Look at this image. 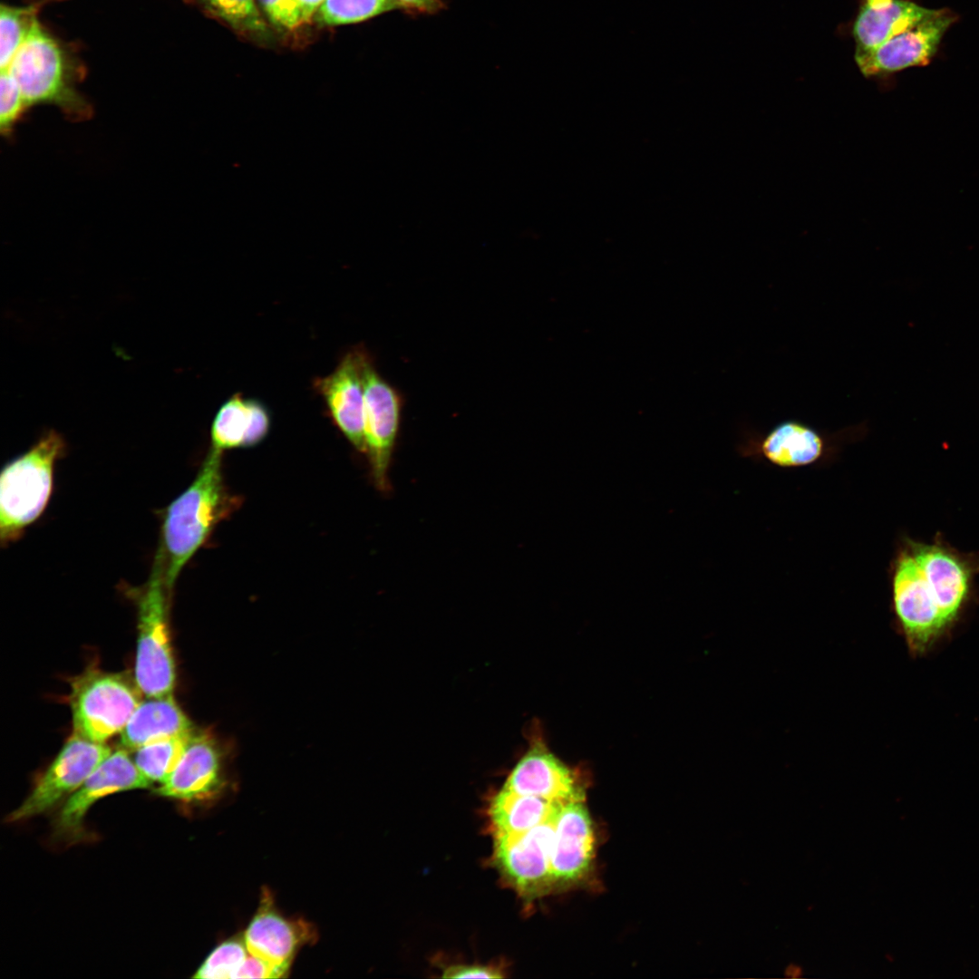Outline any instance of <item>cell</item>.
Wrapping results in <instances>:
<instances>
[{"label": "cell", "instance_id": "obj_26", "mask_svg": "<svg viewBox=\"0 0 979 979\" xmlns=\"http://www.w3.org/2000/svg\"><path fill=\"white\" fill-rule=\"evenodd\" d=\"M248 955L249 951L244 936L230 938L212 951L193 977L201 979L234 978Z\"/></svg>", "mask_w": 979, "mask_h": 979}, {"label": "cell", "instance_id": "obj_15", "mask_svg": "<svg viewBox=\"0 0 979 979\" xmlns=\"http://www.w3.org/2000/svg\"><path fill=\"white\" fill-rule=\"evenodd\" d=\"M578 777L545 746L537 743L519 760L503 788L552 801L584 800L585 792Z\"/></svg>", "mask_w": 979, "mask_h": 979}, {"label": "cell", "instance_id": "obj_11", "mask_svg": "<svg viewBox=\"0 0 979 979\" xmlns=\"http://www.w3.org/2000/svg\"><path fill=\"white\" fill-rule=\"evenodd\" d=\"M956 16L948 9L935 11L916 25L868 50H856V63L866 77H877L926 65Z\"/></svg>", "mask_w": 979, "mask_h": 979}, {"label": "cell", "instance_id": "obj_9", "mask_svg": "<svg viewBox=\"0 0 979 979\" xmlns=\"http://www.w3.org/2000/svg\"><path fill=\"white\" fill-rule=\"evenodd\" d=\"M892 590L894 609L909 649L914 654L925 653L947 626L909 551L897 559Z\"/></svg>", "mask_w": 979, "mask_h": 979}, {"label": "cell", "instance_id": "obj_1", "mask_svg": "<svg viewBox=\"0 0 979 979\" xmlns=\"http://www.w3.org/2000/svg\"><path fill=\"white\" fill-rule=\"evenodd\" d=\"M222 455L209 448L193 481L165 510L158 550L172 591L186 564L239 506L238 497L225 483Z\"/></svg>", "mask_w": 979, "mask_h": 979}, {"label": "cell", "instance_id": "obj_19", "mask_svg": "<svg viewBox=\"0 0 979 979\" xmlns=\"http://www.w3.org/2000/svg\"><path fill=\"white\" fill-rule=\"evenodd\" d=\"M911 554L948 627L956 618L968 589V574L964 565L937 547L917 546Z\"/></svg>", "mask_w": 979, "mask_h": 979}, {"label": "cell", "instance_id": "obj_25", "mask_svg": "<svg viewBox=\"0 0 979 979\" xmlns=\"http://www.w3.org/2000/svg\"><path fill=\"white\" fill-rule=\"evenodd\" d=\"M399 7L394 0H325L316 12V20L326 25L364 21Z\"/></svg>", "mask_w": 979, "mask_h": 979}, {"label": "cell", "instance_id": "obj_3", "mask_svg": "<svg viewBox=\"0 0 979 979\" xmlns=\"http://www.w3.org/2000/svg\"><path fill=\"white\" fill-rule=\"evenodd\" d=\"M134 595L138 628L135 683L143 696L173 695L176 671L170 632L172 590L167 584L159 550L148 581Z\"/></svg>", "mask_w": 979, "mask_h": 979}, {"label": "cell", "instance_id": "obj_18", "mask_svg": "<svg viewBox=\"0 0 979 979\" xmlns=\"http://www.w3.org/2000/svg\"><path fill=\"white\" fill-rule=\"evenodd\" d=\"M173 695L144 696L120 733V745L128 751L195 731Z\"/></svg>", "mask_w": 979, "mask_h": 979}, {"label": "cell", "instance_id": "obj_6", "mask_svg": "<svg viewBox=\"0 0 979 979\" xmlns=\"http://www.w3.org/2000/svg\"><path fill=\"white\" fill-rule=\"evenodd\" d=\"M364 384V453L378 490L389 489L388 472L402 414V397L376 370L369 353L362 355Z\"/></svg>", "mask_w": 979, "mask_h": 979}, {"label": "cell", "instance_id": "obj_23", "mask_svg": "<svg viewBox=\"0 0 979 979\" xmlns=\"http://www.w3.org/2000/svg\"><path fill=\"white\" fill-rule=\"evenodd\" d=\"M55 0H35L27 5H2L0 8V65L1 70L10 64L34 25L38 21L40 10Z\"/></svg>", "mask_w": 979, "mask_h": 979}, {"label": "cell", "instance_id": "obj_7", "mask_svg": "<svg viewBox=\"0 0 979 979\" xmlns=\"http://www.w3.org/2000/svg\"><path fill=\"white\" fill-rule=\"evenodd\" d=\"M865 428L862 422L829 434L799 420H786L766 433H748L741 449L779 467H802L832 455L842 442L861 437Z\"/></svg>", "mask_w": 979, "mask_h": 979}, {"label": "cell", "instance_id": "obj_30", "mask_svg": "<svg viewBox=\"0 0 979 979\" xmlns=\"http://www.w3.org/2000/svg\"><path fill=\"white\" fill-rule=\"evenodd\" d=\"M287 970V967L276 965L249 953L234 978H279Z\"/></svg>", "mask_w": 979, "mask_h": 979}, {"label": "cell", "instance_id": "obj_21", "mask_svg": "<svg viewBox=\"0 0 979 979\" xmlns=\"http://www.w3.org/2000/svg\"><path fill=\"white\" fill-rule=\"evenodd\" d=\"M262 899L244 935L247 949L252 955L289 968L294 954L305 938V928L279 915L269 895Z\"/></svg>", "mask_w": 979, "mask_h": 979}, {"label": "cell", "instance_id": "obj_24", "mask_svg": "<svg viewBox=\"0 0 979 979\" xmlns=\"http://www.w3.org/2000/svg\"><path fill=\"white\" fill-rule=\"evenodd\" d=\"M191 734L141 746L130 752L132 761L147 780L160 784L177 766Z\"/></svg>", "mask_w": 979, "mask_h": 979}, {"label": "cell", "instance_id": "obj_13", "mask_svg": "<svg viewBox=\"0 0 979 979\" xmlns=\"http://www.w3.org/2000/svg\"><path fill=\"white\" fill-rule=\"evenodd\" d=\"M363 350L361 346L347 351L330 373L314 380L313 386L336 428L364 453Z\"/></svg>", "mask_w": 979, "mask_h": 979}, {"label": "cell", "instance_id": "obj_33", "mask_svg": "<svg viewBox=\"0 0 979 979\" xmlns=\"http://www.w3.org/2000/svg\"><path fill=\"white\" fill-rule=\"evenodd\" d=\"M324 1L325 0H296L300 11L301 23L308 22L311 17L316 14Z\"/></svg>", "mask_w": 979, "mask_h": 979}, {"label": "cell", "instance_id": "obj_14", "mask_svg": "<svg viewBox=\"0 0 979 979\" xmlns=\"http://www.w3.org/2000/svg\"><path fill=\"white\" fill-rule=\"evenodd\" d=\"M221 785L220 750L208 733L195 730L177 766L155 792L169 799L199 801L212 797Z\"/></svg>", "mask_w": 979, "mask_h": 979}, {"label": "cell", "instance_id": "obj_12", "mask_svg": "<svg viewBox=\"0 0 979 979\" xmlns=\"http://www.w3.org/2000/svg\"><path fill=\"white\" fill-rule=\"evenodd\" d=\"M557 815L519 835H493L495 863L522 895L536 896L554 883L550 853Z\"/></svg>", "mask_w": 979, "mask_h": 979}, {"label": "cell", "instance_id": "obj_32", "mask_svg": "<svg viewBox=\"0 0 979 979\" xmlns=\"http://www.w3.org/2000/svg\"><path fill=\"white\" fill-rule=\"evenodd\" d=\"M399 7H406L424 13H434L441 8L440 0H394Z\"/></svg>", "mask_w": 979, "mask_h": 979}, {"label": "cell", "instance_id": "obj_16", "mask_svg": "<svg viewBox=\"0 0 979 979\" xmlns=\"http://www.w3.org/2000/svg\"><path fill=\"white\" fill-rule=\"evenodd\" d=\"M593 855V826L583 800L562 803L556 817L550 853L553 881L579 879L588 870Z\"/></svg>", "mask_w": 979, "mask_h": 979}, {"label": "cell", "instance_id": "obj_22", "mask_svg": "<svg viewBox=\"0 0 979 979\" xmlns=\"http://www.w3.org/2000/svg\"><path fill=\"white\" fill-rule=\"evenodd\" d=\"M564 802L520 795L502 789L491 799L489 817L493 835H519L554 817Z\"/></svg>", "mask_w": 979, "mask_h": 979}, {"label": "cell", "instance_id": "obj_17", "mask_svg": "<svg viewBox=\"0 0 979 979\" xmlns=\"http://www.w3.org/2000/svg\"><path fill=\"white\" fill-rule=\"evenodd\" d=\"M271 417L259 400L235 393L216 412L210 428V449L224 452L237 448H251L262 442L269 433Z\"/></svg>", "mask_w": 979, "mask_h": 979}, {"label": "cell", "instance_id": "obj_2", "mask_svg": "<svg viewBox=\"0 0 979 979\" xmlns=\"http://www.w3.org/2000/svg\"><path fill=\"white\" fill-rule=\"evenodd\" d=\"M5 70L17 82L27 109L51 104L73 121L92 117V105L77 89L84 75L83 66L39 21Z\"/></svg>", "mask_w": 979, "mask_h": 979}, {"label": "cell", "instance_id": "obj_4", "mask_svg": "<svg viewBox=\"0 0 979 979\" xmlns=\"http://www.w3.org/2000/svg\"><path fill=\"white\" fill-rule=\"evenodd\" d=\"M65 450L63 438L49 431L26 452L8 462L0 477V538L15 540L45 509L53 467Z\"/></svg>", "mask_w": 979, "mask_h": 979}, {"label": "cell", "instance_id": "obj_20", "mask_svg": "<svg viewBox=\"0 0 979 979\" xmlns=\"http://www.w3.org/2000/svg\"><path fill=\"white\" fill-rule=\"evenodd\" d=\"M934 11L907 0H866L853 27L856 50L875 48Z\"/></svg>", "mask_w": 979, "mask_h": 979}, {"label": "cell", "instance_id": "obj_5", "mask_svg": "<svg viewBox=\"0 0 979 979\" xmlns=\"http://www.w3.org/2000/svg\"><path fill=\"white\" fill-rule=\"evenodd\" d=\"M135 683L121 674L90 669L72 682L73 733L94 742L120 734L143 698Z\"/></svg>", "mask_w": 979, "mask_h": 979}, {"label": "cell", "instance_id": "obj_28", "mask_svg": "<svg viewBox=\"0 0 979 979\" xmlns=\"http://www.w3.org/2000/svg\"><path fill=\"white\" fill-rule=\"evenodd\" d=\"M0 103V131L5 138H10L28 109L17 82L5 69L1 70Z\"/></svg>", "mask_w": 979, "mask_h": 979}, {"label": "cell", "instance_id": "obj_34", "mask_svg": "<svg viewBox=\"0 0 979 979\" xmlns=\"http://www.w3.org/2000/svg\"><path fill=\"white\" fill-rule=\"evenodd\" d=\"M802 967L796 964H790L784 970L785 976L790 978H799L802 975Z\"/></svg>", "mask_w": 979, "mask_h": 979}, {"label": "cell", "instance_id": "obj_31", "mask_svg": "<svg viewBox=\"0 0 979 979\" xmlns=\"http://www.w3.org/2000/svg\"><path fill=\"white\" fill-rule=\"evenodd\" d=\"M502 971L494 966L475 964L450 965L443 970V978H502Z\"/></svg>", "mask_w": 979, "mask_h": 979}, {"label": "cell", "instance_id": "obj_27", "mask_svg": "<svg viewBox=\"0 0 979 979\" xmlns=\"http://www.w3.org/2000/svg\"><path fill=\"white\" fill-rule=\"evenodd\" d=\"M207 9L233 28L247 33H262L266 24L255 0H199Z\"/></svg>", "mask_w": 979, "mask_h": 979}, {"label": "cell", "instance_id": "obj_29", "mask_svg": "<svg viewBox=\"0 0 979 979\" xmlns=\"http://www.w3.org/2000/svg\"><path fill=\"white\" fill-rule=\"evenodd\" d=\"M269 19L278 26L294 28L301 23L296 0H258Z\"/></svg>", "mask_w": 979, "mask_h": 979}, {"label": "cell", "instance_id": "obj_10", "mask_svg": "<svg viewBox=\"0 0 979 979\" xmlns=\"http://www.w3.org/2000/svg\"><path fill=\"white\" fill-rule=\"evenodd\" d=\"M151 784L138 770L130 751L121 747L111 751L66 799L54 820L55 835L69 840H80L85 835V816L99 800L116 792L147 789Z\"/></svg>", "mask_w": 979, "mask_h": 979}, {"label": "cell", "instance_id": "obj_8", "mask_svg": "<svg viewBox=\"0 0 979 979\" xmlns=\"http://www.w3.org/2000/svg\"><path fill=\"white\" fill-rule=\"evenodd\" d=\"M111 752L106 743L94 742L73 732L28 797L10 813L8 820H24L53 809L72 795Z\"/></svg>", "mask_w": 979, "mask_h": 979}]
</instances>
